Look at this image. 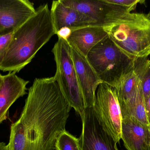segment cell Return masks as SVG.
I'll list each match as a JSON object with an SVG mask.
<instances>
[{
  "label": "cell",
  "mask_w": 150,
  "mask_h": 150,
  "mask_svg": "<svg viewBox=\"0 0 150 150\" xmlns=\"http://www.w3.org/2000/svg\"><path fill=\"white\" fill-rule=\"evenodd\" d=\"M71 108L54 76L36 78L20 117L11 126L10 150H56Z\"/></svg>",
  "instance_id": "obj_1"
},
{
  "label": "cell",
  "mask_w": 150,
  "mask_h": 150,
  "mask_svg": "<svg viewBox=\"0 0 150 150\" xmlns=\"http://www.w3.org/2000/svg\"><path fill=\"white\" fill-rule=\"evenodd\" d=\"M56 34L47 4L14 31L8 48L0 63L4 72H19L30 63L39 50Z\"/></svg>",
  "instance_id": "obj_2"
},
{
  "label": "cell",
  "mask_w": 150,
  "mask_h": 150,
  "mask_svg": "<svg viewBox=\"0 0 150 150\" xmlns=\"http://www.w3.org/2000/svg\"><path fill=\"white\" fill-rule=\"evenodd\" d=\"M118 48L133 61L150 55V17L123 11L113 24L104 28Z\"/></svg>",
  "instance_id": "obj_3"
},
{
  "label": "cell",
  "mask_w": 150,
  "mask_h": 150,
  "mask_svg": "<svg viewBox=\"0 0 150 150\" xmlns=\"http://www.w3.org/2000/svg\"><path fill=\"white\" fill-rule=\"evenodd\" d=\"M86 58L102 82L115 89L134 66V61L118 48L108 35L89 52Z\"/></svg>",
  "instance_id": "obj_4"
},
{
  "label": "cell",
  "mask_w": 150,
  "mask_h": 150,
  "mask_svg": "<svg viewBox=\"0 0 150 150\" xmlns=\"http://www.w3.org/2000/svg\"><path fill=\"white\" fill-rule=\"evenodd\" d=\"M52 52L56 63L54 76L69 105L79 114L83 122L85 110L84 102L72 59L70 45L67 41L58 38Z\"/></svg>",
  "instance_id": "obj_5"
},
{
  "label": "cell",
  "mask_w": 150,
  "mask_h": 150,
  "mask_svg": "<svg viewBox=\"0 0 150 150\" xmlns=\"http://www.w3.org/2000/svg\"><path fill=\"white\" fill-rule=\"evenodd\" d=\"M93 108L104 130L117 143L120 142L122 118L115 88L100 84L96 91Z\"/></svg>",
  "instance_id": "obj_6"
},
{
  "label": "cell",
  "mask_w": 150,
  "mask_h": 150,
  "mask_svg": "<svg viewBox=\"0 0 150 150\" xmlns=\"http://www.w3.org/2000/svg\"><path fill=\"white\" fill-rule=\"evenodd\" d=\"M61 1L90 18L95 23L94 26L104 28L115 23L123 11L128 12L124 7L108 0H61Z\"/></svg>",
  "instance_id": "obj_7"
},
{
  "label": "cell",
  "mask_w": 150,
  "mask_h": 150,
  "mask_svg": "<svg viewBox=\"0 0 150 150\" xmlns=\"http://www.w3.org/2000/svg\"><path fill=\"white\" fill-rule=\"evenodd\" d=\"M79 140L81 150H119L117 143L99 122L93 107L86 108Z\"/></svg>",
  "instance_id": "obj_8"
},
{
  "label": "cell",
  "mask_w": 150,
  "mask_h": 150,
  "mask_svg": "<svg viewBox=\"0 0 150 150\" xmlns=\"http://www.w3.org/2000/svg\"><path fill=\"white\" fill-rule=\"evenodd\" d=\"M36 11L28 0H0V36L13 33Z\"/></svg>",
  "instance_id": "obj_9"
},
{
  "label": "cell",
  "mask_w": 150,
  "mask_h": 150,
  "mask_svg": "<svg viewBox=\"0 0 150 150\" xmlns=\"http://www.w3.org/2000/svg\"><path fill=\"white\" fill-rule=\"evenodd\" d=\"M71 55L83 95L85 108L93 107L97 89L102 83L86 57L72 47Z\"/></svg>",
  "instance_id": "obj_10"
},
{
  "label": "cell",
  "mask_w": 150,
  "mask_h": 150,
  "mask_svg": "<svg viewBox=\"0 0 150 150\" xmlns=\"http://www.w3.org/2000/svg\"><path fill=\"white\" fill-rule=\"evenodd\" d=\"M50 10L56 34L63 27H68L73 31L94 26L93 20L76 10L65 5L61 0L53 1Z\"/></svg>",
  "instance_id": "obj_11"
},
{
  "label": "cell",
  "mask_w": 150,
  "mask_h": 150,
  "mask_svg": "<svg viewBox=\"0 0 150 150\" xmlns=\"http://www.w3.org/2000/svg\"><path fill=\"white\" fill-rule=\"evenodd\" d=\"M121 139L127 150H150V127L134 116L122 119Z\"/></svg>",
  "instance_id": "obj_12"
},
{
  "label": "cell",
  "mask_w": 150,
  "mask_h": 150,
  "mask_svg": "<svg viewBox=\"0 0 150 150\" xmlns=\"http://www.w3.org/2000/svg\"><path fill=\"white\" fill-rule=\"evenodd\" d=\"M16 72H9L3 76L0 86V124L7 119L8 112L12 105L26 94L29 81L18 77Z\"/></svg>",
  "instance_id": "obj_13"
},
{
  "label": "cell",
  "mask_w": 150,
  "mask_h": 150,
  "mask_svg": "<svg viewBox=\"0 0 150 150\" xmlns=\"http://www.w3.org/2000/svg\"><path fill=\"white\" fill-rule=\"evenodd\" d=\"M141 84L133 68L123 77L119 86L115 89L122 119L134 117L136 99Z\"/></svg>",
  "instance_id": "obj_14"
},
{
  "label": "cell",
  "mask_w": 150,
  "mask_h": 150,
  "mask_svg": "<svg viewBox=\"0 0 150 150\" xmlns=\"http://www.w3.org/2000/svg\"><path fill=\"white\" fill-rule=\"evenodd\" d=\"M108 36L103 27L88 26L72 31L67 42L70 46L86 57L89 52Z\"/></svg>",
  "instance_id": "obj_15"
},
{
  "label": "cell",
  "mask_w": 150,
  "mask_h": 150,
  "mask_svg": "<svg viewBox=\"0 0 150 150\" xmlns=\"http://www.w3.org/2000/svg\"><path fill=\"white\" fill-rule=\"evenodd\" d=\"M133 68L141 81L145 105L150 94V60L148 58L137 59L134 61Z\"/></svg>",
  "instance_id": "obj_16"
},
{
  "label": "cell",
  "mask_w": 150,
  "mask_h": 150,
  "mask_svg": "<svg viewBox=\"0 0 150 150\" xmlns=\"http://www.w3.org/2000/svg\"><path fill=\"white\" fill-rule=\"evenodd\" d=\"M55 147L56 150H81L79 138L66 130L58 137Z\"/></svg>",
  "instance_id": "obj_17"
},
{
  "label": "cell",
  "mask_w": 150,
  "mask_h": 150,
  "mask_svg": "<svg viewBox=\"0 0 150 150\" xmlns=\"http://www.w3.org/2000/svg\"><path fill=\"white\" fill-rule=\"evenodd\" d=\"M134 117L142 123L150 127L146 116L145 102L141 84L136 99Z\"/></svg>",
  "instance_id": "obj_18"
},
{
  "label": "cell",
  "mask_w": 150,
  "mask_h": 150,
  "mask_svg": "<svg viewBox=\"0 0 150 150\" xmlns=\"http://www.w3.org/2000/svg\"><path fill=\"white\" fill-rule=\"evenodd\" d=\"M13 32L4 36H0V63L1 62L9 45L12 39Z\"/></svg>",
  "instance_id": "obj_19"
},
{
  "label": "cell",
  "mask_w": 150,
  "mask_h": 150,
  "mask_svg": "<svg viewBox=\"0 0 150 150\" xmlns=\"http://www.w3.org/2000/svg\"><path fill=\"white\" fill-rule=\"evenodd\" d=\"M72 32V30L70 28L67 27H63L57 32L56 35L58 36V38H60L67 41Z\"/></svg>",
  "instance_id": "obj_20"
},
{
  "label": "cell",
  "mask_w": 150,
  "mask_h": 150,
  "mask_svg": "<svg viewBox=\"0 0 150 150\" xmlns=\"http://www.w3.org/2000/svg\"><path fill=\"white\" fill-rule=\"evenodd\" d=\"M145 110L148 122L150 127V94L145 103Z\"/></svg>",
  "instance_id": "obj_21"
},
{
  "label": "cell",
  "mask_w": 150,
  "mask_h": 150,
  "mask_svg": "<svg viewBox=\"0 0 150 150\" xmlns=\"http://www.w3.org/2000/svg\"><path fill=\"white\" fill-rule=\"evenodd\" d=\"M0 150H10L8 144L6 145L4 143L0 142Z\"/></svg>",
  "instance_id": "obj_22"
},
{
  "label": "cell",
  "mask_w": 150,
  "mask_h": 150,
  "mask_svg": "<svg viewBox=\"0 0 150 150\" xmlns=\"http://www.w3.org/2000/svg\"><path fill=\"white\" fill-rule=\"evenodd\" d=\"M3 80V76L2 75L0 74V86H1Z\"/></svg>",
  "instance_id": "obj_23"
},
{
  "label": "cell",
  "mask_w": 150,
  "mask_h": 150,
  "mask_svg": "<svg viewBox=\"0 0 150 150\" xmlns=\"http://www.w3.org/2000/svg\"><path fill=\"white\" fill-rule=\"evenodd\" d=\"M148 16H149L150 17V11H149V13L148 14Z\"/></svg>",
  "instance_id": "obj_24"
}]
</instances>
